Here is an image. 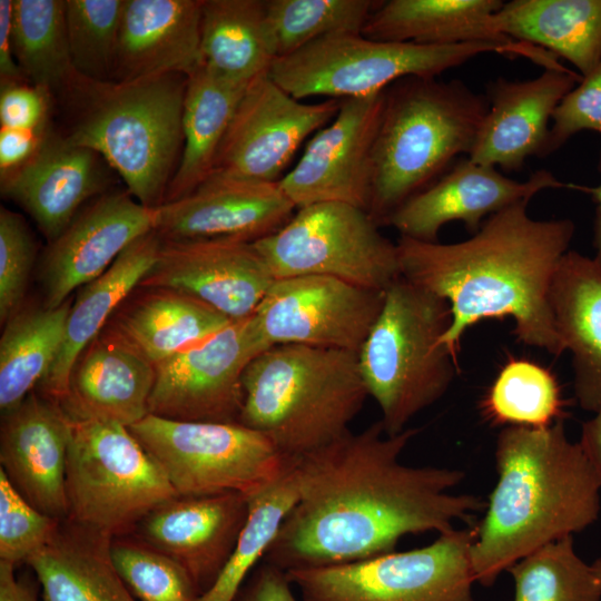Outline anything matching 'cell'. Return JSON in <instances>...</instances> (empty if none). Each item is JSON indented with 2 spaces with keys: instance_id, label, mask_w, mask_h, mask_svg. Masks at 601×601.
<instances>
[{
  "instance_id": "obj_27",
  "label": "cell",
  "mask_w": 601,
  "mask_h": 601,
  "mask_svg": "<svg viewBox=\"0 0 601 601\" xmlns=\"http://www.w3.org/2000/svg\"><path fill=\"white\" fill-rule=\"evenodd\" d=\"M201 8L203 0H125L114 82L196 72Z\"/></svg>"
},
{
  "instance_id": "obj_4",
  "label": "cell",
  "mask_w": 601,
  "mask_h": 601,
  "mask_svg": "<svg viewBox=\"0 0 601 601\" xmlns=\"http://www.w3.org/2000/svg\"><path fill=\"white\" fill-rule=\"evenodd\" d=\"M487 100L460 80L410 76L384 90L367 213L378 225L471 152Z\"/></svg>"
},
{
  "instance_id": "obj_51",
  "label": "cell",
  "mask_w": 601,
  "mask_h": 601,
  "mask_svg": "<svg viewBox=\"0 0 601 601\" xmlns=\"http://www.w3.org/2000/svg\"><path fill=\"white\" fill-rule=\"evenodd\" d=\"M579 443L601 482V406L595 416L583 424Z\"/></svg>"
},
{
  "instance_id": "obj_43",
  "label": "cell",
  "mask_w": 601,
  "mask_h": 601,
  "mask_svg": "<svg viewBox=\"0 0 601 601\" xmlns=\"http://www.w3.org/2000/svg\"><path fill=\"white\" fill-rule=\"evenodd\" d=\"M61 522L32 506L0 469V561L27 563L53 538Z\"/></svg>"
},
{
  "instance_id": "obj_36",
  "label": "cell",
  "mask_w": 601,
  "mask_h": 601,
  "mask_svg": "<svg viewBox=\"0 0 601 601\" xmlns=\"http://www.w3.org/2000/svg\"><path fill=\"white\" fill-rule=\"evenodd\" d=\"M12 48L23 77L67 97L80 79L68 45L65 1L13 0Z\"/></svg>"
},
{
  "instance_id": "obj_7",
  "label": "cell",
  "mask_w": 601,
  "mask_h": 601,
  "mask_svg": "<svg viewBox=\"0 0 601 601\" xmlns=\"http://www.w3.org/2000/svg\"><path fill=\"white\" fill-rule=\"evenodd\" d=\"M450 324L447 302L402 276L385 290L382 309L357 357L387 435L406 430L452 384L456 359L441 342Z\"/></svg>"
},
{
  "instance_id": "obj_29",
  "label": "cell",
  "mask_w": 601,
  "mask_h": 601,
  "mask_svg": "<svg viewBox=\"0 0 601 601\" xmlns=\"http://www.w3.org/2000/svg\"><path fill=\"white\" fill-rule=\"evenodd\" d=\"M231 322L235 321L188 294L137 286L105 327L156 365Z\"/></svg>"
},
{
  "instance_id": "obj_32",
  "label": "cell",
  "mask_w": 601,
  "mask_h": 601,
  "mask_svg": "<svg viewBox=\"0 0 601 601\" xmlns=\"http://www.w3.org/2000/svg\"><path fill=\"white\" fill-rule=\"evenodd\" d=\"M495 21L505 37L549 49L582 77L601 61V0H512Z\"/></svg>"
},
{
  "instance_id": "obj_11",
  "label": "cell",
  "mask_w": 601,
  "mask_h": 601,
  "mask_svg": "<svg viewBox=\"0 0 601 601\" xmlns=\"http://www.w3.org/2000/svg\"><path fill=\"white\" fill-rule=\"evenodd\" d=\"M378 227L365 209L321 203L253 243L273 279L318 275L385 292L401 268L396 244Z\"/></svg>"
},
{
  "instance_id": "obj_42",
  "label": "cell",
  "mask_w": 601,
  "mask_h": 601,
  "mask_svg": "<svg viewBox=\"0 0 601 601\" xmlns=\"http://www.w3.org/2000/svg\"><path fill=\"white\" fill-rule=\"evenodd\" d=\"M110 554L139 601H197L200 595L181 564L139 539H112Z\"/></svg>"
},
{
  "instance_id": "obj_21",
  "label": "cell",
  "mask_w": 601,
  "mask_h": 601,
  "mask_svg": "<svg viewBox=\"0 0 601 601\" xmlns=\"http://www.w3.org/2000/svg\"><path fill=\"white\" fill-rule=\"evenodd\" d=\"M247 516V496L237 492L176 496L135 530L137 539L181 564L203 594L230 558Z\"/></svg>"
},
{
  "instance_id": "obj_19",
  "label": "cell",
  "mask_w": 601,
  "mask_h": 601,
  "mask_svg": "<svg viewBox=\"0 0 601 601\" xmlns=\"http://www.w3.org/2000/svg\"><path fill=\"white\" fill-rule=\"evenodd\" d=\"M295 209L279 181L213 173L189 195L156 207L154 230L162 239L256 242L282 228Z\"/></svg>"
},
{
  "instance_id": "obj_10",
  "label": "cell",
  "mask_w": 601,
  "mask_h": 601,
  "mask_svg": "<svg viewBox=\"0 0 601 601\" xmlns=\"http://www.w3.org/2000/svg\"><path fill=\"white\" fill-rule=\"evenodd\" d=\"M179 496L237 492L249 496L292 461L240 423L193 422L148 414L129 426Z\"/></svg>"
},
{
  "instance_id": "obj_26",
  "label": "cell",
  "mask_w": 601,
  "mask_h": 601,
  "mask_svg": "<svg viewBox=\"0 0 601 601\" xmlns=\"http://www.w3.org/2000/svg\"><path fill=\"white\" fill-rule=\"evenodd\" d=\"M503 3L500 0L381 1L362 35L373 40L424 46L486 42L504 47L512 55L532 58L545 68L558 66V58L551 52L512 40L499 30L495 12Z\"/></svg>"
},
{
  "instance_id": "obj_28",
  "label": "cell",
  "mask_w": 601,
  "mask_h": 601,
  "mask_svg": "<svg viewBox=\"0 0 601 601\" xmlns=\"http://www.w3.org/2000/svg\"><path fill=\"white\" fill-rule=\"evenodd\" d=\"M550 306L556 332L572 353L574 395L581 408L601 406V264L568 250L552 278Z\"/></svg>"
},
{
  "instance_id": "obj_37",
  "label": "cell",
  "mask_w": 601,
  "mask_h": 601,
  "mask_svg": "<svg viewBox=\"0 0 601 601\" xmlns=\"http://www.w3.org/2000/svg\"><path fill=\"white\" fill-rule=\"evenodd\" d=\"M297 461H289L278 477L247 496L248 516L236 546L217 580L197 601H235L298 500Z\"/></svg>"
},
{
  "instance_id": "obj_48",
  "label": "cell",
  "mask_w": 601,
  "mask_h": 601,
  "mask_svg": "<svg viewBox=\"0 0 601 601\" xmlns=\"http://www.w3.org/2000/svg\"><path fill=\"white\" fill-rule=\"evenodd\" d=\"M285 571L263 562L249 574L235 601H297Z\"/></svg>"
},
{
  "instance_id": "obj_14",
  "label": "cell",
  "mask_w": 601,
  "mask_h": 601,
  "mask_svg": "<svg viewBox=\"0 0 601 601\" xmlns=\"http://www.w3.org/2000/svg\"><path fill=\"white\" fill-rule=\"evenodd\" d=\"M384 293L328 276L274 279L252 321L267 348L299 344L358 353Z\"/></svg>"
},
{
  "instance_id": "obj_3",
  "label": "cell",
  "mask_w": 601,
  "mask_h": 601,
  "mask_svg": "<svg viewBox=\"0 0 601 601\" xmlns=\"http://www.w3.org/2000/svg\"><path fill=\"white\" fill-rule=\"evenodd\" d=\"M496 484L475 525V582L494 584L520 559L584 530L600 512L601 482L563 420L546 427L505 426L496 440Z\"/></svg>"
},
{
  "instance_id": "obj_53",
  "label": "cell",
  "mask_w": 601,
  "mask_h": 601,
  "mask_svg": "<svg viewBox=\"0 0 601 601\" xmlns=\"http://www.w3.org/2000/svg\"><path fill=\"white\" fill-rule=\"evenodd\" d=\"M591 565L594 571L601 577V559L595 560Z\"/></svg>"
},
{
  "instance_id": "obj_15",
  "label": "cell",
  "mask_w": 601,
  "mask_h": 601,
  "mask_svg": "<svg viewBox=\"0 0 601 601\" xmlns=\"http://www.w3.org/2000/svg\"><path fill=\"white\" fill-rule=\"evenodd\" d=\"M339 106L341 99L302 102L268 75L256 79L235 110L213 173L255 181H279L297 148L311 134L332 121Z\"/></svg>"
},
{
  "instance_id": "obj_23",
  "label": "cell",
  "mask_w": 601,
  "mask_h": 601,
  "mask_svg": "<svg viewBox=\"0 0 601 601\" xmlns=\"http://www.w3.org/2000/svg\"><path fill=\"white\" fill-rule=\"evenodd\" d=\"M581 80L582 76L568 68H548L534 79L500 77L487 83V111L467 157L505 171L520 170L529 157L544 158L549 121Z\"/></svg>"
},
{
  "instance_id": "obj_1",
  "label": "cell",
  "mask_w": 601,
  "mask_h": 601,
  "mask_svg": "<svg viewBox=\"0 0 601 601\" xmlns=\"http://www.w3.org/2000/svg\"><path fill=\"white\" fill-rule=\"evenodd\" d=\"M418 432L390 436L377 421L298 459V500L263 562L285 572L344 564L395 551L407 534L474 526L486 503L452 492L461 470L401 463Z\"/></svg>"
},
{
  "instance_id": "obj_39",
  "label": "cell",
  "mask_w": 601,
  "mask_h": 601,
  "mask_svg": "<svg viewBox=\"0 0 601 601\" xmlns=\"http://www.w3.org/2000/svg\"><path fill=\"white\" fill-rule=\"evenodd\" d=\"M372 0H265L266 20L276 59L334 35H362Z\"/></svg>"
},
{
  "instance_id": "obj_22",
  "label": "cell",
  "mask_w": 601,
  "mask_h": 601,
  "mask_svg": "<svg viewBox=\"0 0 601 601\" xmlns=\"http://www.w3.org/2000/svg\"><path fill=\"white\" fill-rule=\"evenodd\" d=\"M71 420L61 406L32 392L2 413L0 462L11 484L36 509L68 518L66 466Z\"/></svg>"
},
{
  "instance_id": "obj_5",
  "label": "cell",
  "mask_w": 601,
  "mask_h": 601,
  "mask_svg": "<svg viewBox=\"0 0 601 601\" xmlns=\"http://www.w3.org/2000/svg\"><path fill=\"white\" fill-rule=\"evenodd\" d=\"M238 423L298 460L348 430L368 396L357 353L279 344L246 366Z\"/></svg>"
},
{
  "instance_id": "obj_16",
  "label": "cell",
  "mask_w": 601,
  "mask_h": 601,
  "mask_svg": "<svg viewBox=\"0 0 601 601\" xmlns=\"http://www.w3.org/2000/svg\"><path fill=\"white\" fill-rule=\"evenodd\" d=\"M384 91L341 99L334 119L308 142L297 165L279 180L296 209L321 203H343L367 211L372 149Z\"/></svg>"
},
{
  "instance_id": "obj_2",
  "label": "cell",
  "mask_w": 601,
  "mask_h": 601,
  "mask_svg": "<svg viewBox=\"0 0 601 601\" xmlns=\"http://www.w3.org/2000/svg\"><path fill=\"white\" fill-rule=\"evenodd\" d=\"M523 199L487 217L471 238L440 244L401 236V276L447 302L451 324L441 342L456 359L466 331L485 319L512 318L524 345L555 356L565 347L556 332L550 288L568 252L574 224L533 219Z\"/></svg>"
},
{
  "instance_id": "obj_18",
  "label": "cell",
  "mask_w": 601,
  "mask_h": 601,
  "mask_svg": "<svg viewBox=\"0 0 601 601\" xmlns=\"http://www.w3.org/2000/svg\"><path fill=\"white\" fill-rule=\"evenodd\" d=\"M155 208L128 191L98 196L43 252L38 278L43 305L56 308L102 275L136 239L154 230Z\"/></svg>"
},
{
  "instance_id": "obj_12",
  "label": "cell",
  "mask_w": 601,
  "mask_h": 601,
  "mask_svg": "<svg viewBox=\"0 0 601 601\" xmlns=\"http://www.w3.org/2000/svg\"><path fill=\"white\" fill-rule=\"evenodd\" d=\"M475 525L441 533L423 548L286 574L302 601H473Z\"/></svg>"
},
{
  "instance_id": "obj_45",
  "label": "cell",
  "mask_w": 601,
  "mask_h": 601,
  "mask_svg": "<svg viewBox=\"0 0 601 601\" xmlns=\"http://www.w3.org/2000/svg\"><path fill=\"white\" fill-rule=\"evenodd\" d=\"M552 121L545 157L580 131L601 134V61L562 98L552 115Z\"/></svg>"
},
{
  "instance_id": "obj_41",
  "label": "cell",
  "mask_w": 601,
  "mask_h": 601,
  "mask_svg": "<svg viewBox=\"0 0 601 601\" xmlns=\"http://www.w3.org/2000/svg\"><path fill=\"white\" fill-rule=\"evenodd\" d=\"M125 0H67L65 18L76 72L96 82H114Z\"/></svg>"
},
{
  "instance_id": "obj_25",
  "label": "cell",
  "mask_w": 601,
  "mask_h": 601,
  "mask_svg": "<svg viewBox=\"0 0 601 601\" xmlns=\"http://www.w3.org/2000/svg\"><path fill=\"white\" fill-rule=\"evenodd\" d=\"M104 164L96 151L52 130L27 165L0 180L1 193L33 218L50 243L87 200L100 196L107 181Z\"/></svg>"
},
{
  "instance_id": "obj_9",
  "label": "cell",
  "mask_w": 601,
  "mask_h": 601,
  "mask_svg": "<svg viewBox=\"0 0 601 601\" xmlns=\"http://www.w3.org/2000/svg\"><path fill=\"white\" fill-rule=\"evenodd\" d=\"M486 52L512 55L486 42L424 46L334 35L277 58L268 77L298 100L314 96L362 98L382 92L405 77L435 78Z\"/></svg>"
},
{
  "instance_id": "obj_38",
  "label": "cell",
  "mask_w": 601,
  "mask_h": 601,
  "mask_svg": "<svg viewBox=\"0 0 601 601\" xmlns=\"http://www.w3.org/2000/svg\"><path fill=\"white\" fill-rule=\"evenodd\" d=\"M563 406L555 376L525 358L506 362L481 402L487 421L504 427L550 426L562 420Z\"/></svg>"
},
{
  "instance_id": "obj_49",
  "label": "cell",
  "mask_w": 601,
  "mask_h": 601,
  "mask_svg": "<svg viewBox=\"0 0 601 601\" xmlns=\"http://www.w3.org/2000/svg\"><path fill=\"white\" fill-rule=\"evenodd\" d=\"M12 16L13 0H0V82L28 81L13 55Z\"/></svg>"
},
{
  "instance_id": "obj_52",
  "label": "cell",
  "mask_w": 601,
  "mask_h": 601,
  "mask_svg": "<svg viewBox=\"0 0 601 601\" xmlns=\"http://www.w3.org/2000/svg\"><path fill=\"white\" fill-rule=\"evenodd\" d=\"M599 170L601 171V154L599 161ZM572 188L590 194L594 203L597 204L593 235V247L595 250V256L593 258L601 264V184L594 188L572 184Z\"/></svg>"
},
{
  "instance_id": "obj_44",
  "label": "cell",
  "mask_w": 601,
  "mask_h": 601,
  "mask_svg": "<svg viewBox=\"0 0 601 601\" xmlns=\"http://www.w3.org/2000/svg\"><path fill=\"white\" fill-rule=\"evenodd\" d=\"M36 258V243L24 219L0 210V321L4 325L21 308Z\"/></svg>"
},
{
  "instance_id": "obj_24",
  "label": "cell",
  "mask_w": 601,
  "mask_h": 601,
  "mask_svg": "<svg viewBox=\"0 0 601 601\" xmlns=\"http://www.w3.org/2000/svg\"><path fill=\"white\" fill-rule=\"evenodd\" d=\"M155 375V364L105 327L76 359L59 405L72 421L129 427L149 414Z\"/></svg>"
},
{
  "instance_id": "obj_40",
  "label": "cell",
  "mask_w": 601,
  "mask_h": 601,
  "mask_svg": "<svg viewBox=\"0 0 601 601\" xmlns=\"http://www.w3.org/2000/svg\"><path fill=\"white\" fill-rule=\"evenodd\" d=\"M508 571L514 601H601V577L575 553L572 535L539 548Z\"/></svg>"
},
{
  "instance_id": "obj_34",
  "label": "cell",
  "mask_w": 601,
  "mask_h": 601,
  "mask_svg": "<svg viewBox=\"0 0 601 601\" xmlns=\"http://www.w3.org/2000/svg\"><path fill=\"white\" fill-rule=\"evenodd\" d=\"M203 65L233 82L268 75L276 52L263 0H203Z\"/></svg>"
},
{
  "instance_id": "obj_8",
  "label": "cell",
  "mask_w": 601,
  "mask_h": 601,
  "mask_svg": "<svg viewBox=\"0 0 601 601\" xmlns=\"http://www.w3.org/2000/svg\"><path fill=\"white\" fill-rule=\"evenodd\" d=\"M66 496V520L115 539L179 495L129 427L71 420Z\"/></svg>"
},
{
  "instance_id": "obj_13",
  "label": "cell",
  "mask_w": 601,
  "mask_h": 601,
  "mask_svg": "<svg viewBox=\"0 0 601 601\" xmlns=\"http://www.w3.org/2000/svg\"><path fill=\"white\" fill-rule=\"evenodd\" d=\"M265 349L252 316L183 348L155 365L149 414L178 421L238 423L244 371Z\"/></svg>"
},
{
  "instance_id": "obj_47",
  "label": "cell",
  "mask_w": 601,
  "mask_h": 601,
  "mask_svg": "<svg viewBox=\"0 0 601 601\" xmlns=\"http://www.w3.org/2000/svg\"><path fill=\"white\" fill-rule=\"evenodd\" d=\"M52 131L0 128V180L27 165Z\"/></svg>"
},
{
  "instance_id": "obj_31",
  "label": "cell",
  "mask_w": 601,
  "mask_h": 601,
  "mask_svg": "<svg viewBox=\"0 0 601 601\" xmlns=\"http://www.w3.org/2000/svg\"><path fill=\"white\" fill-rule=\"evenodd\" d=\"M111 541L63 520L53 538L27 561L43 601H139L112 562Z\"/></svg>"
},
{
  "instance_id": "obj_20",
  "label": "cell",
  "mask_w": 601,
  "mask_h": 601,
  "mask_svg": "<svg viewBox=\"0 0 601 601\" xmlns=\"http://www.w3.org/2000/svg\"><path fill=\"white\" fill-rule=\"evenodd\" d=\"M548 170L533 173L528 180L518 181L495 167L457 159L434 184L413 196L395 210L385 225L393 226L403 237L435 243L441 228L450 221H462L475 234L485 217L531 199L548 188H571Z\"/></svg>"
},
{
  "instance_id": "obj_6",
  "label": "cell",
  "mask_w": 601,
  "mask_h": 601,
  "mask_svg": "<svg viewBox=\"0 0 601 601\" xmlns=\"http://www.w3.org/2000/svg\"><path fill=\"white\" fill-rule=\"evenodd\" d=\"M187 77L161 75L126 82L80 77L66 98L77 108L63 137L96 151L144 206L165 201L180 160Z\"/></svg>"
},
{
  "instance_id": "obj_33",
  "label": "cell",
  "mask_w": 601,
  "mask_h": 601,
  "mask_svg": "<svg viewBox=\"0 0 601 601\" xmlns=\"http://www.w3.org/2000/svg\"><path fill=\"white\" fill-rule=\"evenodd\" d=\"M248 86L224 79L204 65L187 77L184 146L164 203L189 195L210 176L218 149Z\"/></svg>"
},
{
  "instance_id": "obj_50",
  "label": "cell",
  "mask_w": 601,
  "mask_h": 601,
  "mask_svg": "<svg viewBox=\"0 0 601 601\" xmlns=\"http://www.w3.org/2000/svg\"><path fill=\"white\" fill-rule=\"evenodd\" d=\"M0 601H39L35 589L14 574V565L0 561Z\"/></svg>"
},
{
  "instance_id": "obj_17",
  "label": "cell",
  "mask_w": 601,
  "mask_h": 601,
  "mask_svg": "<svg viewBox=\"0 0 601 601\" xmlns=\"http://www.w3.org/2000/svg\"><path fill=\"white\" fill-rule=\"evenodd\" d=\"M273 280L253 242L161 238L156 262L138 286L179 290L242 321L254 314Z\"/></svg>"
},
{
  "instance_id": "obj_46",
  "label": "cell",
  "mask_w": 601,
  "mask_h": 601,
  "mask_svg": "<svg viewBox=\"0 0 601 601\" xmlns=\"http://www.w3.org/2000/svg\"><path fill=\"white\" fill-rule=\"evenodd\" d=\"M2 128L41 130L50 127L52 93L29 81L0 82Z\"/></svg>"
},
{
  "instance_id": "obj_30",
  "label": "cell",
  "mask_w": 601,
  "mask_h": 601,
  "mask_svg": "<svg viewBox=\"0 0 601 601\" xmlns=\"http://www.w3.org/2000/svg\"><path fill=\"white\" fill-rule=\"evenodd\" d=\"M160 242L155 230L139 237L102 275L79 288L69 309L60 352L38 386L43 396L58 404L62 401L76 359L151 269Z\"/></svg>"
},
{
  "instance_id": "obj_35",
  "label": "cell",
  "mask_w": 601,
  "mask_h": 601,
  "mask_svg": "<svg viewBox=\"0 0 601 601\" xmlns=\"http://www.w3.org/2000/svg\"><path fill=\"white\" fill-rule=\"evenodd\" d=\"M72 300L56 308H21L0 339V410L19 405L43 381L63 343Z\"/></svg>"
}]
</instances>
